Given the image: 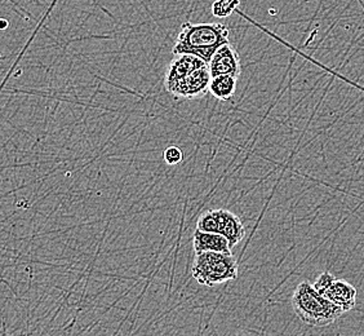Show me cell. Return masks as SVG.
<instances>
[{"label":"cell","instance_id":"obj_1","mask_svg":"<svg viewBox=\"0 0 364 336\" xmlns=\"http://www.w3.org/2000/svg\"><path fill=\"white\" fill-rule=\"evenodd\" d=\"M208 63L193 55H178L166 74V90L176 98H200L208 91L210 83Z\"/></svg>","mask_w":364,"mask_h":336},{"label":"cell","instance_id":"obj_2","mask_svg":"<svg viewBox=\"0 0 364 336\" xmlns=\"http://www.w3.org/2000/svg\"><path fill=\"white\" fill-rule=\"evenodd\" d=\"M229 42V28L223 23L185 22L173 47L175 55H193L210 63L220 47Z\"/></svg>","mask_w":364,"mask_h":336},{"label":"cell","instance_id":"obj_3","mask_svg":"<svg viewBox=\"0 0 364 336\" xmlns=\"http://www.w3.org/2000/svg\"><path fill=\"white\" fill-rule=\"evenodd\" d=\"M292 307L302 322L314 327L328 326L343 315V309L319 294L308 280L294 290Z\"/></svg>","mask_w":364,"mask_h":336},{"label":"cell","instance_id":"obj_4","mask_svg":"<svg viewBox=\"0 0 364 336\" xmlns=\"http://www.w3.org/2000/svg\"><path fill=\"white\" fill-rule=\"evenodd\" d=\"M191 274L198 283L207 288H215L238 278V263L232 253L200 252L196 253Z\"/></svg>","mask_w":364,"mask_h":336},{"label":"cell","instance_id":"obj_5","mask_svg":"<svg viewBox=\"0 0 364 336\" xmlns=\"http://www.w3.org/2000/svg\"><path fill=\"white\" fill-rule=\"evenodd\" d=\"M196 229L224 236L229 241L231 248L245 237V228L242 220L231 211L224 209L203 212L196 221Z\"/></svg>","mask_w":364,"mask_h":336},{"label":"cell","instance_id":"obj_6","mask_svg":"<svg viewBox=\"0 0 364 336\" xmlns=\"http://www.w3.org/2000/svg\"><path fill=\"white\" fill-rule=\"evenodd\" d=\"M210 78L220 75H231L238 78L242 73V63L237 49L230 43L225 44L216 51V53L208 63Z\"/></svg>","mask_w":364,"mask_h":336},{"label":"cell","instance_id":"obj_7","mask_svg":"<svg viewBox=\"0 0 364 336\" xmlns=\"http://www.w3.org/2000/svg\"><path fill=\"white\" fill-rule=\"evenodd\" d=\"M321 295L336 304L343 312L351 310L357 303V290L349 282L343 280L335 278Z\"/></svg>","mask_w":364,"mask_h":336},{"label":"cell","instance_id":"obj_8","mask_svg":"<svg viewBox=\"0 0 364 336\" xmlns=\"http://www.w3.org/2000/svg\"><path fill=\"white\" fill-rule=\"evenodd\" d=\"M193 247L196 253L200 252L213 251L231 253V247L229 241L221 234L207 233L196 229L193 236Z\"/></svg>","mask_w":364,"mask_h":336},{"label":"cell","instance_id":"obj_9","mask_svg":"<svg viewBox=\"0 0 364 336\" xmlns=\"http://www.w3.org/2000/svg\"><path fill=\"white\" fill-rule=\"evenodd\" d=\"M237 79L231 75L212 78L208 91L220 101H230L237 92Z\"/></svg>","mask_w":364,"mask_h":336},{"label":"cell","instance_id":"obj_10","mask_svg":"<svg viewBox=\"0 0 364 336\" xmlns=\"http://www.w3.org/2000/svg\"><path fill=\"white\" fill-rule=\"evenodd\" d=\"M240 4V0H216L212 4V14L218 19H226L234 11H237Z\"/></svg>","mask_w":364,"mask_h":336},{"label":"cell","instance_id":"obj_11","mask_svg":"<svg viewBox=\"0 0 364 336\" xmlns=\"http://www.w3.org/2000/svg\"><path fill=\"white\" fill-rule=\"evenodd\" d=\"M183 159L181 149L177 147H169L164 152V161L167 162L171 166L178 164Z\"/></svg>","mask_w":364,"mask_h":336},{"label":"cell","instance_id":"obj_12","mask_svg":"<svg viewBox=\"0 0 364 336\" xmlns=\"http://www.w3.org/2000/svg\"><path fill=\"white\" fill-rule=\"evenodd\" d=\"M333 280H335V277L332 274L328 273V272H324V273L321 274L318 277V280H316V283L313 286H314V288H316L319 294H322L323 291L328 288L329 283Z\"/></svg>","mask_w":364,"mask_h":336},{"label":"cell","instance_id":"obj_13","mask_svg":"<svg viewBox=\"0 0 364 336\" xmlns=\"http://www.w3.org/2000/svg\"><path fill=\"white\" fill-rule=\"evenodd\" d=\"M8 26L7 20H0V28H6Z\"/></svg>","mask_w":364,"mask_h":336}]
</instances>
